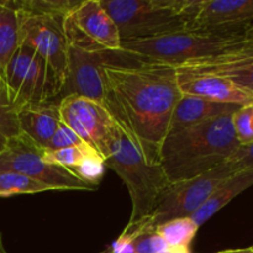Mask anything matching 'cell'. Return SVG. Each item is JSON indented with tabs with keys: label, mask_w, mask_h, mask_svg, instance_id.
Returning <instances> with one entry per match:
<instances>
[{
	"label": "cell",
	"mask_w": 253,
	"mask_h": 253,
	"mask_svg": "<svg viewBox=\"0 0 253 253\" xmlns=\"http://www.w3.org/2000/svg\"><path fill=\"white\" fill-rule=\"evenodd\" d=\"M189 0H100L120 34L121 42L187 30Z\"/></svg>",
	"instance_id": "277c9868"
},
{
	"label": "cell",
	"mask_w": 253,
	"mask_h": 253,
	"mask_svg": "<svg viewBox=\"0 0 253 253\" xmlns=\"http://www.w3.org/2000/svg\"><path fill=\"white\" fill-rule=\"evenodd\" d=\"M235 132L240 145L253 142V103L240 106L232 115Z\"/></svg>",
	"instance_id": "484cf974"
},
{
	"label": "cell",
	"mask_w": 253,
	"mask_h": 253,
	"mask_svg": "<svg viewBox=\"0 0 253 253\" xmlns=\"http://www.w3.org/2000/svg\"><path fill=\"white\" fill-rule=\"evenodd\" d=\"M94 156H100L90 146H83V147H69L62 148V150H43L42 151V158L47 163L51 165L61 166L67 168L74 174V170L81 167L88 158ZM101 157V156H100Z\"/></svg>",
	"instance_id": "7402d4cb"
},
{
	"label": "cell",
	"mask_w": 253,
	"mask_h": 253,
	"mask_svg": "<svg viewBox=\"0 0 253 253\" xmlns=\"http://www.w3.org/2000/svg\"><path fill=\"white\" fill-rule=\"evenodd\" d=\"M58 109L62 123L105 160L114 119L104 105L83 96L69 95L58 101Z\"/></svg>",
	"instance_id": "5bb4252c"
},
{
	"label": "cell",
	"mask_w": 253,
	"mask_h": 253,
	"mask_svg": "<svg viewBox=\"0 0 253 253\" xmlns=\"http://www.w3.org/2000/svg\"><path fill=\"white\" fill-rule=\"evenodd\" d=\"M48 190L54 189L26 175L14 172H0V197L2 198L16 194H35Z\"/></svg>",
	"instance_id": "603a6c76"
},
{
	"label": "cell",
	"mask_w": 253,
	"mask_h": 253,
	"mask_svg": "<svg viewBox=\"0 0 253 253\" xmlns=\"http://www.w3.org/2000/svg\"><path fill=\"white\" fill-rule=\"evenodd\" d=\"M83 146H86V143L68 126L61 123L58 130L56 131L52 140L49 141L48 147L46 150H62V148L69 147H83Z\"/></svg>",
	"instance_id": "4316f807"
},
{
	"label": "cell",
	"mask_w": 253,
	"mask_h": 253,
	"mask_svg": "<svg viewBox=\"0 0 253 253\" xmlns=\"http://www.w3.org/2000/svg\"><path fill=\"white\" fill-rule=\"evenodd\" d=\"M216 253H253V247H246V249H236V250H226V251H220Z\"/></svg>",
	"instance_id": "f546056e"
},
{
	"label": "cell",
	"mask_w": 253,
	"mask_h": 253,
	"mask_svg": "<svg viewBox=\"0 0 253 253\" xmlns=\"http://www.w3.org/2000/svg\"><path fill=\"white\" fill-rule=\"evenodd\" d=\"M111 250H113V253H135L132 239H131L130 235L124 231L120 235V237L114 242Z\"/></svg>",
	"instance_id": "f1b7e54d"
},
{
	"label": "cell",
	"mask_w": 253,
	"mask_h": 253,
	"mask_svg": "<svg viewBox=\"0 0 253 253\" xmlns=\"http://www.w3.org/2000/svg\"><path fill=\"white\" fill-rule=\"evenodd\" d=\"M239 172L231 162L222 163L190 179L169 183L160 195L150 219L155 226L180 217H190L203 207L226 178Z\"/></svg>",
	"instance_id": "52a82bcc"
},
{
	"label": "cell",
	"mask_w": 253,
	"mask_h": 253,
	"mask_svg": "<svg viewBox=\"0 0 253 253\" xmlns=\"http://www.w3.org/2000/svg\"><path fill=\"white\" fill-rule=\"evenodd\" d=\"M78 2V0H16L17 7L22 11L57 19H64Z\"/></svg>",
	"instance_id": "cb8c5ba5"
},
{
	"label": "cell",
	"mask_w": 253,
	"mask_h": 253,
	"mask_svg": "<svg viewBox=\"0 0 253 253\" xmlns=\"http://www.w3.org/2000/svg\"><path fill=\"white\" fill-rule=\"evenodd\" d=\"M252 185L253 168L234 173L216 188V190L210 195L209 199L203 204V207L195 214L190 216V219L194 221L198 227H200L210 217L219 212L222 208L226 207L234 198H236L237 195H240Z\"/></svg>",
	"instance_id": "ac0fdd59"
},
{
	"label": "cell",
	"mask_w": 253,
	"mask_h": 253,
	"mask_svg": "<svg viewBox=\"0 0 253 253\" xmlns=\"http://www.w3.org/2000/svg\"><path fill=\"white\" fill-rule=\"evenodd\" d=\"M104 163L123 179L127 188L132 204L130 222L151 216L158 198L169 182L161 165H150L142 151L115 121L109 133Z\"/></svg>",
	"instance_id": "3957f363"
},
{
	"label": "cell",
	"mask_w": 253,
	"mask_h": 253,
	"mask_svg": "<svg viewBox=\"0 0 253 253\" xmlns=\"http://www.w3.org/2000/svg\"><path fill=\"white\" fill-rule=\"evenodd\" d=\"M172 253H190V251L189 250H172Z\"/></svg>",
	"instance_id": "1f68e13d"
},
{
	"label": "cell",
	"mask_w": 253,
	"mask_h": 253,
	"mask_svg": "<svg viewBox=\"0 0 253 253\" xmlns=\"http://www.w3.org/2000/svg\"><path fill=\"white\" fill-rule=\"evenodd\" d=\"M68 46L85 52L121 51L119 29L100 0L79 1L63 20Z\"/></svg>",
	"instance_id": "9c48e42d"
},
{
	"label": "cell",
	"mask_w": 253,
	"mask_h": 253,
	"mask_svg": "<svg viewBox=\"0 0 253 253\" xmlns=\"http://www.w3.org/2000/svg\"><path fill=\"white\" fill-rule=\"evenodd\" d=\"M104 108L138 146L150 165H160L161 147L182 91L177 69L161 62L135 57L101 69Z\"/></svg>",
	"instance_id": "6da1fadb"
},
{
	"label": "cell",
	"mask_w": 253,
	"mask_h": 253,
	"mask_svg": "<svg viewBox=\"0 0 253 253\" xmlns=\"http://www.w3.org/2000/svg\"><path fill=\"white\" fill-rule=\"evenodd\" d=\"M43 148L39 147L24 133L10 137L0 151V172H14L36 179L54 190H95L88 183L57 165L42 158Z\"/></svg>",
	"instance_id": "ba28073f"
},
{
	"label": "cell",
	"mask_w": 253,
	"mask_h": 253,
	"mask_svg": "<svg viewBox=\"0 0 253 253\" xmlns=\"http://www.w3.org/2000/svg\"><path fill=\"white\" fill-rule=\"evenodd\" d=\"M239 108L240 106L232 104L215 103L199 96L183 94L172 115L168 135H172L216 116L234 114Z\"/></svg>",
	"instance_id": "e0dca14e"
},
{
	"label": "cell",
	"mask_w": 253,
	"mask_h": 253,
	"mask_svg": "<svg viewBox=\"0 0 253 253\" xmlns=\"http://www.w3.org/2000/svg\"><path fill=\"white\" fill-rule=\"evenodd\" d=\"M135 58L123 51L85 52L68 46L67 78L57 101L69 95H78L103 105V67L105 64H121Z\"/></svg>",
	"instance_id": "8fae6325"
},
{
	"label": "cell",
	"mask_w": 253,
	"mask_h": 253,
	"mask_svg": "<svg viewBox=\"0 0 253 253\" xmlns=\"http://www.w3.org/2000/svg\"><path fill=\"white\" fill-rule=\"evenodd\" d=\"M17 11L19 44H25L34 49L46 62L62 91L68 66V42L63 31L64 19L32 15L19 7Z\"/></svg>",
	"instance_id": "30bf717a"
},
{
	"label": "cell",
	"mask_w": 253,
	"mask_h": 253,
	"mask_svg": "<svg viewBox=\"0 0 253 253\" xmlns=\"http://www.w3.org/2000/svg\"><path fill=\"white\" fill-rule=\"evenodd\" d=\"M19 47V11L15 0H0V74Z\"/></svg>",
	"instance_id": "d6986e66"
},
{
	"label": "cell",
	"mask_w": 253,
	"mask_h": 253,
	"mask_svg": "<svg viewBox=\"0 0 253 253\" xmlns=\"http://www.w3.org/2000/svg\"><path fill=\"white\" fill-rule=\"evenodd\" d=\"M0 133L6 138L20 133L17 115L10 100L9 90L4 77L0 74Z\"/></svg>",
	"instance_id": "d4e9b609"
},
{
	"label": "cell",
	"mask_w": 253,
	"mask_h": 253,
	"mask_svg": "<svg viewBox=\"0 0 253 253\" xmlns=\"http://www.w3.org/2000/svg\"><path fill=\"white\" fill-rule=\"evenodd\" d=\"M99 253H113V250H111V247H108V249L104 250V251H101Z\"/></svg>",
	"instance_id": "836d02e7"
},
{
	"label": "cell",
	"mask_w": 253,
	"mask_h": 253,
	"mask_svg": "<svg viewBox=\"0 0 253 253\" xmlns=\"http://www.w3.org/2000/svg\"><path fill=\"white\" fill-rule=\"evenodd\" d=\"M175 68L227 78L253 93V22L235 34L230 46L221 53L188 61Z\"/></svg>",
	"instance_id": "7c38bea8"
},
{
	"label": "cell",
	"mask_w": 253,
	"mask_h": 253,
	"mask_svg": "<svg viewBox=\"0 0 253 253\" xmlns=\"http://www.w3.org/2000/svg\"><path fill=\"white\" fill-rule=\"evenodd\" d=\"M4 78L16 114L24 106L57 101L61 93L46 62L25 44H19L7 64Z\"/></svg>",
	"instance_id": "8992f818"
},
{
	"label": "cell",
	"mask_w": 253,
	"mask_h": 253,
	"mask_svg": "<svg viewBox=\"0 0 253 253\" xmlns=\"http://www.w3.org/2000/svg\"><path fill=\"white\" fill-rule=\"evenodd\" d=\"M229 162L235 166L237 170L252 169L253 168V142L247 145H240L236 152L232 155Z\"/></svg>",
	"instance_id": "83f0119b"
},
{
	"label": "cell",
	"mask_w": 253,
	"mask_h": 253,
	"mask_svg": "<svg viewBox=\"0 0 253 253\" xmlns=\"http://www.w3.org/2000/svg\"><path fill=\"white\" fill-rule=\"evenodd\" d=\"M232 115L216 116L166 137L160 165L168 182L194 178L232 157L240 147Z\"/></svg>",
	"instance_id": "7a4b0ae2"
},
{
	"label": "cell",
	"mask_w": 253,
	"mask_h": 253,
	"mask_svg": "<svg viewBox=\"0 0 253 253\" xmlns=\"http://www.w3.org/2000/svg\"><path fill=\"white\" fill-rule=\"evenodd\" d=\"M0 253H6L4 249V245H2V240H1V235H0Z\"/></svg>",
	"instance_id": "d6a6232c"
},
{
	"label": "cell",
	"mask_w": 253,
	"mask_h": 253,
	"mask_svg": "<svg viewBox=\"0 0 253 253\" xmlns=\"http://www.w3.org/2000/svg\"><path fill=\"white\" fill-rule=\"evenodd\" d=\"M16 115L20 133H24L43 150L48 147L49 141L62 123L57 101L24 106Z\"/></svg>",
	"instance_id": "2e32d148"
},
{
	"label": "cell",
	"mask_w": 253,
	"mask_h": 253,
	"mask_svg": "<svg viewBox=\"0 0 253 253\" xmlns=\"http://www.w3.org/2000/svg\"><path fill=\"white\" fill-rule=\"evenodd\" d=\"M253 22V0H189L187 30L234 35Z\"/></svg>",
	"instance_id": "4fadbf2b"
},
{
	"label": "cell",
	"mask_w": 253,
	"mask_h": 253,
	"mask_svg": "<svg viewBox=\"0 0 253 253\" xmlns=\"http://www.w3.org/2000/svg\"><path fill=\"white\" fill-rule=\"evenodd\" d=\"M124 232L132 239L135 253H162L168 246L160 236L150 216L136 222H128Z\"/></svg>",
	"instance_id": "ffe728a7"
},
{
	"label": "cell",
	"mask_w": 253,
	"mask_h": 253,
	"mask_svg": "<svg viewBox=\"0 0 253 253\" xmlns=\"http://www.w3.org/2000/svg\"><path fill=\"white\" fill-rule=\"evenodd\" d=\"M234 35L204 31H183L142 40L121 42V51L142 61L161 62L177 67L188 61L207 58L221 53L231 43Z\"/></svg>",
	"instance_id": "5b68a950"
},
{
	"label": "cell",
	"mask_w": 253,
	"mask_h": 253,
	"mask_svg": "<svg viewBox=\"0 0 253 253\" xmlns=\"http://www.w3.org/2000/svg\"><path fill=\"white\" fill-rule=\"evenodd\" d=\"M156 229L160 236L165 240L168 249L189 250L199 227L190 217H180L158 225Z\"/></svg>",
	"instance_id": "44dd1931"
},
{
	"label": "cell",
	"mask_w": 253,
	"mask_h": 253,
	"mask_svg": "<svg viewBox=\"0 0 253 253\" xmlns=\"http://www.w3.org/2000/svg\"><path fill=\"white\" fill-rule=\"evenodd\" d=\"M177 69V68H175ZM177 81L182 94L199 96L215 103L245 106L253 103V93L232 81L208 73L177 69Z\"/></svg>",
	"instance_id": "9a60e30c"
},
{
	"label": "cell",
	"mask_w": 253,
	"mask_h": 253,
	"mask_svg": "<svg viewBox=\"0 0 253 253\" xmlns=\"http://www.w3.org/2000/svg\"><path fill=\"white\" fill-rule=\"evenodd\" d=\"M6 140H7V138L5 137V136H2L1 133H0V151H1L2 148L5 147V145H6Z\"/></svg>",
	"instance_id": "4dcf8cb0"
}]
</instances>
